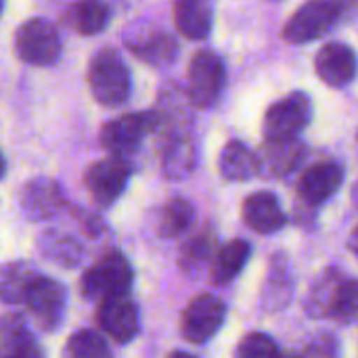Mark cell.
Masks as SVG:
<instances>
[{"label":"cell","mask_w":358,"mask_h":358,"mask_svg":"<svg viewBox=\"0 0 358 358\" xmlns=\"http://www.w3.org/2000/svg\"><path fill=\"white\" fill-rule=\"evenodd\" d=\"M317 76L329 84V86H346L355 80L358 69L357 52L342 42H329L325 44L315 59Z\"/></svg>","instance_id":"11"},{"label":"cell","mask_w":358,"mask_h":358,"mask_svg":"<svg viewBox=\"0 0 358 358\" xmlns=\"http://www.w3.org/2000/svg\"><path fill=\"white\" fill-rule=\"evenodd\" d=\"M159 124L157 113L153 111H141V113H126L113 122H109L103 132L101 141L107 151L113 155H126L132 149L141 145V141L151 134Z\"/></svg>","instance_id":"8"},{"label":"cell","mask_w":358,"mask_h":358,"mask_svg":"<svg viewBox=\"0 0 358 358\" xmlns=\"http://www.w3.org/2000/svg\"><path fill=\"white\" fill-rule=\"evenodd\" d=\"M101 329L117 344H128L138 334V310L126 296H115L103 300L99 313Z\"/></svg>","instance_id":"12"},{"label":"cell","mask_w":358,"mask_h":358,"mask_svg":"<svg viewBox=\"0 0 358 358\" xmlns=\"http://www.w3.org/2000/svg\"><path fill=\"white\" fill-rule=\"evenodd\" d=\"M88 84L92 96L107 107L122 105L130 96L132 88L130 71L122 57L113 50H101L94 55L88 69Z\"/></svg>","instance_id":"1"},{"label":"cell","mask_w":358,"mask_h":358,"mask_svg":"<svg viewBox=\"0 0 358 358\" xmlns=\"http://www.w3.org/2000/svg\"><path fill=\"white\" fill-rule=\"evenodd\" d=\"M243 220L258 235H273L287 222L279 199L268 191H258L243 201Z\"/></svg>","instance_id":"13"},{"label":"cell","mask_w":358,"mask_h":358,"mask_svg":"<svg viewBox=\"0 0 358 358\" xmlns=\"http://www.w3.org/2000/svg\"><path fill=\"white\" fill-rule=\"evenodd\" d=\"M130 48L141 59H145V61H149L153 65H164V63L172 61L174 55H176V42H174V38L168 36V34H164V31H157V34L145 38L143 42L134 44V46L130 44Z\"/></svg>","instance_id":"25"},{"label":"cell","mask_w":358,"mask_h":358,"mask_svg":"<svg viewBox=\"0 0 358 358\" xmlns=\"http://www.w3.org/2000/svg\"><path fill=\"white\" fill-rule=\"evenodd\" d=\"M327 317H334L338 321H352L358 317V281L357 279H344L338 281L329 306H327Z\"/></svg>","instance_id":"23"},{"label":"cell","mask_w":358,"mask_h":358,"mask_svg":"<svg viewBox=\"0 0 358 358\" xmlns=\"http://www.w3.org/2000/svg\"><path fill=\"white\" fill-rule=\"evenodd\" d=\"M212 245H214V237L208 233H201L197 237H193L180 254V262L185 268H195L201 262H206L212 254Z\"/></svg>","instance_id":"28"},{"label":"cell","mask_w":358,"mask_h":358,"mask_svg":"<svg viewBox=\"0 0 358 358\" xmlns=\"http://www.w3.org/2000/svg\"><path fill=\"white\" fill-rule=\"evenodd\" d=\"M2 174H4V159L0 157V176H2Z\"/></svg>","instance_id":"32"},{"label":"cell","mask_w":358,"mask_h":358,"mask_svg":"<svg viewBox=\"0 0 358 358\" xmlns=\"http://www.w3.org/2000/svg\"><path fill=\"white\" fill-rule=\"evenodd\" d=\"M36 277L38 275H34L25 264L19 262L0 264V300L6 304L25 302L27 289Z\"/></svg>","instance_id":"21"},{"label":"cell","mask_w":358,"mask_h":358,"mask_svg":"<svg viewBox=\"0 0 358 358\" xmlns=\"http://www.w3.org/2000/svg\"><path fill=\"white\" fill-rule=\"evenodd\" d=\"M25 304L29 306L34 319L44 329H55L65 315L67 292L61 283L44 277H36L27 289Z\"/></svg>","instance_id":"10"},{"label":"cell","mask_w":358,"mask_h":358,"mask_svg":"<svg viewBox=\"0 0 358 358\" xmlns=\"http://www.w3.org/2000/svg\"><path fill=\"white\" fill-rule=\"evenodd\" d=\"M128 176H130V166L126 164V159L122 155H113L92 164L86 172L84 182L90 197L99 206H109L126 189Z\"/></svg>","instance_id":"9"},{"label":"cell","mask_w":358,"mask_h":358,"mask_svg":"<svg viewBox=\"0 0 358 358\" xmlns=\"http://www.w3.org/2000/svg\"><path fill=\"white\" fill-rule=\"evenodd\" d=\"M15 48L25 63L50 65L59 59L61 38L57 27L46 19H29L15 34Z\"/></svg>","instance_id":"5"},{"label":"cell","mask_w":358,"mask_h":358,"mask_svg":"<svg viewBox=\"0 0 358 358\" xmlns=\"http://www.w3.org/2000/svg\"><path fill=\"white\" fill-rule=\"evenodd\" d=\"M334 2L338 4L340 13H342V8H348V6H352V4H358V0H334Z\"/></svg>","instance_id":"30"},{"label":"cell","mask_w":358,"mask_h":358,"mask_svg":"<svg viewBox=\"0 0 358 358\" xmlns=\"http://www.w3.org/2000/svg\"><path fill=\"white\" fill-rule=\"evenodd\" d=\"M237 357L258 358V357H275L279 355L277 342L266 334H250L241 340V344L235 350Z\"/></svg>","instance_id":"27"},{"label":"cell","mask_w":358,"mask_h":358,"mask_svg":"<svg viewBox=\"0 0 358 358\" xmlns=\"http://www.w3.org/2000/svg\"><path fill=\"white\" fill-rule=\"evenodd\" d=\"M224 317H227L224 302L212 294H201L195 300H191L182 313V325H180L182 338L189 344L201 346L220 331Z\"/></svg>","instance_id":"6"},{"label":"cell","mask_w":358,"mask_h":358,"mask_svg":"<svg viewBox=\"0 0 358 358\" xmlns=\"http://www.w3.org/2000/svg\"><path fill=\"white\" fill-rule=\"evenodd\" d=\"M340 15L342 13L334 0H308L285 23L283 38L292 44L313 42L329 31Z\"/></svg>","instance_id":"4"},{"label":"cell","mask_w":358,"mask_h":358,"mask_svg":"<svg viewBox=\"0 0 358 358\" xmlns=\"http://www.w3.org/2000/svg\"><path fill=\"white\" fill-rule=\"evenodd\" d=\"M250 254H252V245L241 239H233L227 245H222L212 260V281L216 285L231 283L245 266Z\"/></svg>","instance_id":"20"},{"label":"cell","mask_w":358,"mask_h":358,"mask_svg":"<svg viewBox=\"0 0 358 358\" xmlns=\"http://www.w3.org/2000/svg\"><path fill=\"white\" fill-rule=\"evenodd\" d=\"M38 355L31 334L23 317L4 315L0 317V357H31Z\"/></svg>","instance_id":"19"},{"label":"cell","mask_w":358,"mask_h":358,"mask_svg":"<svg viewBox=\"0 0 358 358\" xmlns=\"http://www.w3.org/2000/svg\"><path fill=\"white\" fill-rule=\"evenodd\" d=\"M107 21H109V6L103 0H82L76 4L73 23L78 31L86 36L99 34L101 29H105Z\"/></svg>","instance_id":"24"},{"label":"cell","mask_w":358,"mask_h":358,"mask_svg":"<svg viewBox=\"0 0 358 358\" xmlns=\"http://www.w3.org/2000/svg\"><path fill=\"white\" fill-rule=\"evenodd\" d=\"M0 10H2V0H0Z\"/></svg>","instance_id":"33"},{"label":"cell","mask_w":358,"mask_h":358,"mask_svg":"<svg viewBox=\"0 0 358 358\" xmlns=\"http://www.w3.org/2000/svg\"><path fill=\"white\" fill-rule=\"evenodd\" d=\"M224 65L218 55L210 50L197 52L189 63V96L195 107H212L224 86Z\"/></svg>","instance_id":"7"},{"label":"cell","mask_w":358,"mask_h":358,"mask_svg":"<svg viewBox=\"0 0 358 358\" xmlns=\"http://www.w3.org/2000/svg\"><path fill=\"white\" fill-rule=\"evenodd\" d=\"M132 285V268L128 260L120 254H109L86 271L80 287L90 300H107L115 296H126Z\"/></svg>","instance_id":"3"},{"label":"cell","mask_w":358,"mask_h":358,"mask_svg":"<svg viewBox=\"0 0 358 358\" xmlns=\"http://www.w3.org/2000/svg\"><path fill=\"white\" fill-rule=\"evenodd\" d=\"M212 4L210 0H176L174 23L187 40H203L212 31Z\"/></svg>","instance_id":"15"},{"label":"cell","mask_w":358,"mask_h":358,"mask_svg":"<svg viewBox=\"0 0 358 358\" xmlns=\"http://www.w3.org/2000/svg\"><path fill=\"white\" fill-rule=\"evenodd\" d=\"M342 182H344V170L334 162H325V164H317L308 168L302 174L298 191L306 203L319 206L327 201L329 197H334L338 189L342 187Z\"/></svg>","instance_id":"14"},{"label":"cell","mask_w":358,"mask_h":358,"mask_svg":"<svg viewBox=\"0 0 358 358\" xmlns=\"http://www.w3.org/2000/svg\"><path fill=\"white\" fill-rule=\"evenodd\" d=\"M63 206V197L59 187L52 180L38 178L29 185H25L21 193V208L27 218L42 220L48 216H55L59 208Z\"/></svg>","instance_id":"16"},{"label":"cell","mask_w":358,"mask_h":358,"mask_svg":"<svg viewBox=\"0 0 358 358\" xmlns=\"http://www.w3.org/2000/svg\"><path fill=\"white\" fill-rule=\"evenodd\" d=\"M67 352L76 358H103L109 357V348L107 342L90 329L78 331L69 338L67 344Z\"/></svg>","instance_id":"26"},{"label":"cell","mask_w":358,"mask_h":358,"mask_svg":"<svg viewBox=\"0 0 358 358\" xmlns=\"http://www.w3.org/2000/svg\"><path fill=\"white\" fill-rule=\"evenodd\" d=\"M304 157V147L294 141H266L262 153L258 155L260 172L266 176H285L287 172L296 170V166Z\"/></svg>","instance_id":"17"},{"label":"cell","mask_w":358,"mask_h":358,"mask_svg":"<svg viewBox=\"0 0 358 358\" xmlns=\"http://www.w3.org/2000/svg\"><path fill=\"white\" fill-rule=\"evenodd\" d=\"M193 218H195L193 206H191L187 199L174 197V199H170V201L162 208L159 224H157L159 235L166 237V239H174V237L182 235V233L193 224Z\"/></svg>","instance_id":"22"},{"label":"cell","mask_w":358,"mask_h":358,"mask_svg":"<svg viewBox=\"0 0 358 358\" xmlns=\"http://www.w3.org/2000/svg\"><path fill=\"white\" fill-rule=\"evenodd\" d=\"M350 197H352V203L358 208V182L352 187V193H350Z\"/></svg>","instance_id":"31"},{"label":"cell","mask_w":358,"mask_h":358,"mask_svg":"<svg viewBox=\"0 0 358 358\" xmlns=\"http://www.w3.org/2000/svg\"><path fill=\"white\" fill-rule=\"evenodd\" d=\"M348 250L358 258V224L355 227V231L350 233V237H348Z\"/></svg>","instance_id":"29"},{"label":"cell","mask_w":358,"mask_h":358,"mask_svg":"<svg viewBox=\"0 0 358 358\" xmlns=\"http://www.w3.org/2000/svg\"><path fill=\"white\" fill-rule=\"evenodd\" d=\"M313 120V103L304 92L273 103L264 115L262 132L266 141H294Z\"/></svg>","instance_id":"2"},{"label":"cell","mask_w":358,"mask_h":358,"mask_svg":"<svg viewBox=\"0 0 358 358\" xmlns=\"http://www.w3.org/2000/svg\"><path fill=\"white\" fill-rule=\"evenodd\" d=\"M218 168H220V174L233 182L250 180L260 172L258 155L239 141H231L224 145L218 157Z\"/></svg>","instance_id":"18"}]
</instances>
